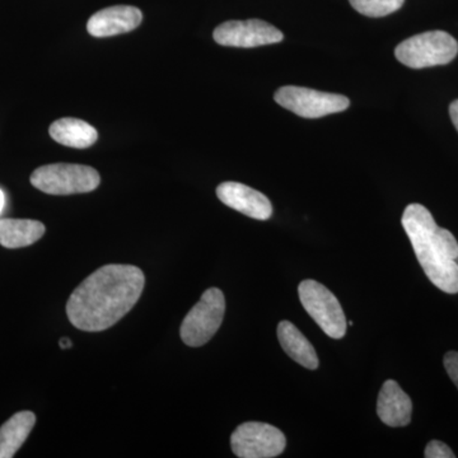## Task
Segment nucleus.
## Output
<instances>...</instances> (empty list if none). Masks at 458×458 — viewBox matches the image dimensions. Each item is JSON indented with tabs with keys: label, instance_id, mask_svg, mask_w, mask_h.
I'll use <instances>...</instances> for the list:
<instances>
[{
	"label": "nucleus",
	"instance_id": "13",
	"mask_svg": "<svg viewBox=\"0 0 458 458\" xmlns=\"http://www.w3.org/2000/svg\"><path fill=\"white\" fill-rule=\"evenodd\" d=\"M278 339L283 351L304 369H318V357L312 344L292 322L282 321L278 325Z\"/></svg>",
	"mask_w": 458,
	"mask_h": 458
},
{
	"label": "nucleus",
	"instance_id": "22",
	"mask_svg": "<svg viewBox=\"0 0 458 458\" xmlns=\"http://www.w3.org/2000/svg\"><path fill=\"white\" fill-rule=\"evenodd\" d=\"M5 205V197L4 192L0 190V213L3 212V208H4Z\"/></svg>",
	"mask_w": 458,
	"mask_h": 458
},
{
	"label": "nucleus",
	"instance_id": "9",
	"mask_svg": "<svg viewBox=\"0 0 458 458\" xmlns=\"http://www.w3.org/2000/svg\"><path fill=\"white\" fill-rule=\"evenodd\" d=\"M214 40L222 47H250L278 44L284 38L280 30L261 20L228 21L214 30Z\"/></svg>",
	"mask_w": 458,
	"mask_h": 458
},
{
	"label": "nucleus",
	"instance_id": "2",
	"mask_svg": "<svg viewBox=\"0 0 458 458\" xmlns=\"http://www.w3.org/2000/svg\"><path fill=\"white\" fill-rule=\"evenodd\" d=\"M401 223L428 279L445 293H458V242L454 234L438 227L420 204L408 205Z\"/></svg>",
	"mask_w": 458,
	"mask_h": 458
},
{
	"label": "nucleus",
	"instance_id": "4",
	"mask_svg": "<svg viewBox=\"0 0 458 458\" xmlns=\"http://www.w3.org/2000/svg\"><path fill=\"white\" fill-rule=\"evenodd\" d=\"M99 182L98 172L83 165H47L31 174L33 188L50 195L84 194L98 189Z\"/></svg>",
	"mask_w": 458,
	"mask_h": 458
},
{
	"label": "nucleus",
	"instance_id": "12",
	"mask_svg": "<svg viewBox=\"0 0 458 458\" xmlns=\"http://www.w3.org/2000/svg\"><path fill=\"white\" fill-rule=\"evenodd\" d=\"M377 414L388 427H405L411 421V399L394 379H388L382 386L377 401Z\"/></svg>",
	"mask_w": 458,
	"mask_h": 458
},
{
	"label": "nucleus",
	"instance_id": "3",
	"mask_svg": "<svg viewBox=\"0 0 458 458\" xmlns=\"http://www.w3.org/2000/svg\"><path fill=\"white\" fill-rule=\"evenodd\" d=\"M458 54V42L445 31L419 33L401 42L394 56L412 69L430 68L451 63Z\"/></svg>",
	"mask_w": 458,
	"mask_h": 458
},
{
	"label": "nucleus",
	"instance_id": "7",
	"mask_svg": "<svg viewBox=\"0 0 458 458\" xmlns=\"http://www.w3.org/2000/svg\"><path fill=\"white\" fill-rule=\"evenodd\" d=\"M274 99L280 106L306 119L342 113L351 105L345 96L295 86L282 87L276 90Z\"/></svg>",
	"mask_w": 458,
	"mask_h": 458
},
{
	"label": "nucleus",
	"instance_id": "17",
	"mask_svg": "<svg viewBox=\"0 0 458 458\" xmlns=\"http://www.w3.org/2000/svg\"><path fill=\"white\" fill-rule=\"evenodd\" d=\"M352 7L367 17L388 16L403 7L405 0H349Z\"/></svg>",
	"mask_w": 458,
	"mask_h": 458
},
{
	"label": "nucleus",
	"instance_id": "14",
	"mask_svg": "<svg viewBox=\"0 0 458 458\" xmlns=\"http://www.w3.org/2000/svg\"><path fill=\"white\" fill-rule=\"evenodd\" d=\"M50 137L62 146L84 149L98 140V132L83 120L64 117L51 123Z\"/></svg>",
	"mask_w": 458,
	"mask_h": 458
},
{
	"label": "nucleus",
	"instance_id": "21",
	"mask_svg": "<svg viewBox=\"0 0 458 458\" xmlns=\"http://www.w3.org/2000/svg\"><path fill=\"white\" fill-rule=\"evenodd\" d=\"M59 345L60 348L62 349H69L72 348V345H73V344H72L71 339H68V337H64V339L60 340Z\"/></svg>",
	"mask_w": 458,
	"mask_h": 458
},
{
	"label": "nucleus",
	"instance_id": "20",
	"mask_svg": "<svg viewBox=\"0 0 458 458\" xmlns=\"http://www.w3.org/2000/svg\"><path fill=\"white\" fill-rule=\"evenodd\" d=\"M450 114L452 123H454V128H456L458 131V99L452 102L450 105Z\"/></svg>",
	"mask_w": 458,
	"mask_h": 458
},
{
	"label": "nucleus",
	"instance_id": "5",
	"mask_svg": "<svg viewBox=\"0 0 458 458\" xmlns=\"http://www.w3.org/2000/svg\"><path fill=\"white\" fill-rule=\"evenodd\" d=\"M225 313V300L221 289H208L183 318L181 339L192 348L205 345L221 327Z\"/></svg>",
	"mask_w": 458,
	"mask_h": 458
},
{
	"label": "nucleus",
	"instance_id": "11",
	"mask_svg": "<svg viewBox=\"0 0 458 458\" xmlns=\"http://www.w3.org/2000/svg\"><path fill=\"white\" fill-rule=\"evenodd\" d=\"M143 13L131 5H114L93 14L87 23V30L93 38H111L120 33L131 32L140 27Z\"/></svg>",
	"mask_w": 458,
	"mask_h": 458
},
{
	"label": "nucleus",
	"instance_id": "1",
	"mask_svg": "<svg viewBox=\"0 0 458 458\" xmlns=\"http://www.w3.org/2000/svg\"><path fill=\"white\" fill-rule=\"evenodd\" d=\"M146 276L132 265L99 267L75 288L66 303L73 327L89 333L105 331L120 321L140 301Z\"/></svg>",
	"mask_w": 458,
	"mask_h": 458
},
{
	"label": "nucleus",
	"instance_id": "10",
	"mask_svg": "<svg viewBox=\"0 0 458 458\" xmlns=\"http://www.w3.org/2000/svg\"><path fill=\"white\" fill-rule=\"evenodd\" d=\"M216 197L232 209L258 221H267L273 214L269 199L243 183L223 182L216 188Z\"/></svg>",
	"mask_w": 458,
	"mask_h": 458
},
{
	"label": "nucleus",
	"instance_id": "19",
	"mask_svg": "<svg viewBox=\"0 0 458 458\" xmlns=\"http://www.w3.org/2000/svg\"><path fill=\"white\" fill-rule=\"evenodd\" d=\"M445 369L458 388V352H448L445 355Z\"/></svg>",
	"mask_w": 458,
	"mask_h": 458
},
{
	"label": "nucleus",
	"instance_id": "16",
	"mask_svg": "<svg viewBox=\"0 0 458 458\" xmlns=\"http://www.w3.org/2000/svg\"><path fill=\"white\" fill-rule=\"evenodd\" d=\"M32 411H20L0 427V458H12L22 447L35 427Z\"/></svg>",
	"mask_w": 458,
	"mask_h": 458
},
{
	"label": "nucleus",
	"instance_id": "18",
	"mask_svg": "<svg viewBox=\"0 0 458 458\" xmlns=\"http://www.w3.org/2000/svg\"><path fill=\"white\" fill-rule=\"evenodd\" d=\"M427 458H454L456 454L452 452L445 443L441 441H432L428 443L426 454Z\"/></svg>",
	"mask_w": 458,
	"mask_h": 458
},
{
	"label": "nucleus",
	"instance_id": "15",
	"mask_svg": "<svg viewBox=\"0 0 458 458\" xmlns=\"http://www.w3.org/2000/svg\"><path fill=\"white\" fill-rule=\"evenodd\" d=\"M45 234V225L32 219H0V245L22 249L38 242Z\"/></svg>",
	"mask_w": 458,
	"mask_h": 458
},
{
	"label": "nucleus",
	"instance_id": "6",
	"mask_svg": "<svg viewBox=\"0 0 458 458\" xmlns=\"http://www.w3.org/2000/svg\"><path fill=\"white\" fill-rule=\"evenodd\" d=\"M301 303L313 321L327 336L342 339L346 333V318L342 304L327 286L316 280H303L298 286Z\"/></svg>",
	"mask_w": 458,
	"mask_h": 458
},
{
	"label": "nucleus",
	"instance_id": "8",
	"mask_svg": "<svg viewBox=\"0 0 458 458\" xmlns=\"http://www.w3.org/2000/svg\"><path fill=\"white\" fill-rule=\"evenodd\" d=\"M231 447L240 458H273L280 456L285 450L286 439L278 428L249 421L232 433Z\"/></svg>",
	"mask_w": 458,
	"mask_h": 458
}]
</instances>
